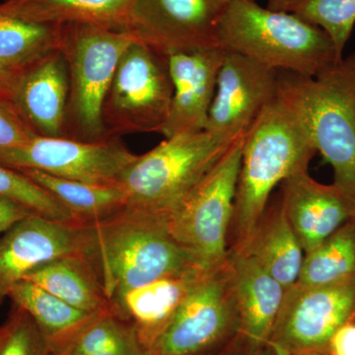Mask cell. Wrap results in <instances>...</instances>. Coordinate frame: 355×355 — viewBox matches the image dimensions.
Instances as JSON below:
<instances>
[{
    "label": "cell",
    "mask_w": 355,
    "mask_h": 355,
    "mask_svg": "<svg viewBox=\"0 0 355 355\" xmlns=\"http://www.w3.org/2000/svg\"><path fill=\"white\" fill-rule=\"evenodd\" d=\"M355 282V218L305 254L298 284L321 286Z\"/></svg>",
    "instance_id": "4316f807"
},
{
    "label": "cell",
    "mask_w": 355,
    "mask_h": 355,
    "mask_svg": "<svg viewBox=\"0 0 355 355\" xmlns=\"http://www.w3.org/2000/svg\"><path fill=\"white\" fill-rule=\"evenodd\" d=\"M8 297L14 304L30 315L50 349L69 338L86 320L94 315L72 307L25 279L12 287Z\"/></svg>",
    "instance_id": "484cf974"
},
{
    "label": "cell",
    "mask_w": 355,
    "mask_h": 355,
    "mask_svg": "<svg viewBox=\"0 0 355 355\" xmlns=\"http://www.w3.org/2000/svg\"><path fill=\"white\" fill-rule=\"evenodd\" d=\"M35 135L10 100L0 94V150L22 146Z\"/></svg>",
    "instance_id": "4dcf8cb0"
},
{
    "label": "cell",
    "mask_w": 355,
    "mask_h": 355,
    "mask_svg": "<svg viewBox=\"0 0 355 355\" xmlns=\"http://www.w3.org/2000/svg\"><path fill=\"white\" fill-rule=\"evenodd\" d=\"M242 254L254 259L286 289L298 282L305 252L284 214L279 197L268 203Z\"/></svg>",
    "instance_id": "ffe728a7"
},
{
    "label": "cell",
    "mask_w": 355,
    "mask_h": 355,
    "mask_svg": "<svg viewBox=\"0 0 355 355\" xmlns=\"http://www.w3.org/2000/svg\"><path fill=\"white\" fill-rule=\"evenodd\" d=\"M316 153L303 114L279 81L277 95L245 133L229 251L244 253L272 191L296 173L309 169Z\"/></svg>",
    "instance_id": "6da1fadb"
},
{
    "label": "cell",
    "mask_w": 355,
    "mask_h": 355,
    "mask_svg": "<svg viewBox=\"0 0 355 355\" xmlns=\"http://www.w3.org/2000/svg\"><path fill=\"white\" fill-rule=\"evenodd\" d=\"M83 224L31 214L0 238V305L11 289L40 266L58 257L80 253Z\"/></svg>",
    "instance_id": "5bb4252c"
},
{
    "label": "cell",
    "mask_w": 355,
    "mask_h": 355,
    "mask_svg": "<svg viewBox=\"0 0 355 355\" xmlns=\"http://www.w3.org/2000/svg\"><path fill=\"white\" fill-rule=\"evenodd\" d=\"M132 0H3L0 6L42 24H93L127 30Z\"/></svg>",
    "instance_id": "7402d4cb"
},
{
    "label": "cell",
    "mask_w": 355,
    "mask_h": 355,
    "mask_svg": "<svg viewBox=\"0 0 355 355\" xmlns=\"http://www.w3.org/2000/svg\"><path fill=\"white\" fill-rule=\"evenodd\" d=\"M135 38L130 32L93 24L64 25L62 49L69 67L64 137L109 139L102 110L121 55Z\"/></svg>",
    "instance_id": "8992f818"
},
{
    "label": "cell",
    "mask_w": 355,
    "mask_h": 355,
    "mask_svg": "<svg viewBox=\"0 0 355 355\" xmlns=\"http://www.w3.org/2000/svg\"><path fill=\"white\" fill-rule=\"evenodd\" d=\"M292 13L324 30L342 60L355 25V0H299Z\"/></svg>",
    "instance_id": "83f0119b"
},
{
    "label": "cell",
    "mask_w": 355,
    "mask_h": 355,
    "mask_svg": "<svg viewBox=\"0 0 355 355\" xmlns=\"http://www.w3.org/2000/svg\"><path fill=\"white\" fill-rule=\"evenodd\" d=\"M24 279L89 314L111 306L94 268L83 253L58 257L40 266Z\"/></svg>",
    "instance_id": "44dd1931"
},
{
    "label": "cell",
    "mask_w": 355,
    "mask_h": 355,
    "mask_svg": "<svg viewBox=\"0 0 355 355\" xmlns=\"http://www.w3.org/2000/svg\"><path fill=\"white\" fill-rule=\"evenodd\" d=\"M299 0H268L266 7L275 11H284V12H292Z\"/></svg>",
    "instance_id": "e575fe53"
},
{
    "label": "cell",
    "mask_w": 355,
    "mask_h": 355,
    "mask_svg": "<svg viewBox=\"0 0 355 355\" xmlns=\"http://www.w3.org/2000/svg\"><path fill=\"white\" fill-rule=\"evenodd\" d=\"M0 197L51 220L76 223L69 210L22 172L0 165Z\"/></svg>",
    "instance_id": "f1b7e54d"
},
{
    "label": "cell",
    "mask_w": 355,
    "mask_h": 355,
    "mask_svg": "<svg viewBox=\"0 0 355 355\" xmlns=\"http://www.w3.org/2000/svg\"><path fill=\"white\" fill-rule=\"evenodd\" d=\"M233 142L207 130L165 139L137 155L116 184L127 195L128 205L168 218Z\"/></svg>",
    "instance_id": "5b68a950"
},
{
    "label": "cell",
    "mask_w": 355,
    "mask_h": 355,
    "mask_svg": "<svg viewBox=\"0 0 355 355\" xmlns=\"http://www.w3.org/2000/svg\"><path fill=\"white\" fill-rule=\"evenodd\" d=\"M329 355H355V319L335 331L327 345Z\"/></svg>",
    "instance_id": "1f68e13d"
},
{
    "label": "cell",
    "mask_w": 355,
    "mask_h": 355,
    "mask_svg": "<svg viewBox=\"0 0 355 355\" xmlns=\"http://www.w3.org/2000/svg\"><path fill=\"white\" fill-rule=\"evenodd\" d=\"M48 355H65V354H58V352H51V350H50V352H49Z\"/></svg>",
    "instance_id": "8d00e7d4"
},
{
    "label": "cell",
    "mask_w": 355,
    "mask_h": 355,
    "mask_svg": "<svg viewBox=\"0 0 355 355\" xmlns=\"http://www.w3.org/2000/svg\"><path fill=\"white\" fill-rule=\"evenodd\" d=\"M50 350L65 355H148L132 324L111 306Z\"/></svg>",
    "instance_id": "cb8c5ba5"
},
{
    "label": "cell",
    "mask_w": 355,
    "mask_h": 355,
    "mask_svg": "<svg viewBox=\"0 0 355 355\" xmlns=\"http://www.w3.org/2000/svg\"><path fill=\"white\" fill-rule=\"evenodd\" d=\"M227 263L239 334L252 352H260L268 347L286 289L251 257L228 251Z\"/></svg>",
    "instance_id": "ac0fdd59"
},
{
    "label": "cell",
    "mask_w": 355,
    "mask_h": 355,
    "mask_svg": "<svg viewBox=\"0 0 355 355\" xmlns=\"http://www.w3.org/2000/svg\"><path fill=\"white\" fill-rule=\"evenodd\" d=\"M232 1L132 0L125 31L166 57L219 48V25Z\"/></svg>",
    "instance_id": "7c38bea8"
},
{
    "label": "cell",
    "mask_w": 355,
    "mask_h": 355,
    "mask_svg": "<svg viewBox=\"0 0 355 355\" xmlns=\"http://www.w3.org/2000/svg\"><path fill=\"white\" fill-rule=\"evenodd\" d=\"M279 71L226 51L205 130L224 141L241 137L275 97Z\"/></svg>",
    "instance_id": "4fadbf2b"
},
{
    "label": "cell",
    "mask_w": 355,
    "mask_h": 355,
    "mask_svg": "<svg viewBox=\"0 0 355 355\" xmlns=\"http://www.w3.org/2000/svg\"><path fill=\"white\" fill-rule=\"evenodd\" d=\"M172 97L167 57L135 39L121 55L103 105L107 137L161 133Z\"/></svg>",
    "instance_id": "ba28073f"
},
{
    "label": "cell",
    "mask_w": 355,
    "mask_h": 355,
    "mask_svg": "<svg viewBox=\"0 0 355 355\" xmlns=\"http://www.w3.org/2000/svg\"><path fill=\"white\" fill-rule=\"evenodd\" d=\"M251 355H261V354H260V352H252Z\"/></svg>",
    "instance_id": "74e56055"
},
{
    "label": "cell",
    "mask_w": 355,
    "mask_h": 355,
    "mask_svg": "<svg viewBox=\"0 0 355 355\" xmlns=\"http://www.w3.org/2000/svg\"><path fill=\"white\" fill-rule=\"evenodd\" d=\"M254 1H256V0H254Z\"/></svg>",
    "instance_id": "f35d334b"
},
{
    "label": "cell",
    "mask_w": 355,
    "mask_h": 355,
    "mask_svg": "<svg viewBox=\"0 0 355 355\" xmlns=\"http://www.w3.org/2000/svg\"><path fill=\"white\" fill-rule=\"evenodd\" d=\"M64 25L22 19L0 6V64L14 73L62 49Z\"/></svg>",
    "instance_id": "d4e9b609"
},
{
    "label": "cell",
    "mask_w": 355,
    "mask_h": 355,
    "mask_svg": "<svg viewBox=\"0 0 355 355\" xmlns=\"http://www.w3.org/2000/svg\"><path fill=\"white\" fill-rule=\"evenodd\" d=\"M16 74L17 73H14L0 64V94L6 96L8 99L15 81Z\"/></svg>",
    "instance_id": "836d02e7"
},
{
    "label": "cell",
    "mask_w": 355,
    "mask_h": 355,
    "mask_svg": "<svg viewBox=\"0 0 355 355\" xmlns=\"http://www.w3.org/2000/svg\"><path fill=\"white\" fill-rule=\"evenodd\" d=\"M218 43L277 71L317 77L340 62L330 37L292 12L233 0L221 19Z\"/></svg>",
    "instance_id": "3957f363"
},
{
    "label": "cell",
    "mask_w": 355,
    "mask_h": 355,
    "mask_svg": "<svg viewBox=\"0 0 355 355\" xmlns=\"http://www.w3.org/2000/svg\"><path fill=\"white\" fill-rule=\"evenodd\" d=\"M80 253L94 268L110 304L154 280L203 270L173 236L167 217L130 205L83 224Z\"/></svg>",
    "instance_id": "7a4b0ae2"
},
{
    "label": "cell",
    "mask_w": 355,
    "mask_h": 355,
    "mask_svg": "<svg viewBox=\"0 0 355 355\" xmlns=\"http://www.w3.org/2000/svg\"><path fill=\"white\" fill-rule=\"evenodd\" d=\"M355 319V282L288 287L268 349L273 355L324 352L340 327Z\"/></svg>",
    "instance_id": "30bf717a"
},
{
    "label": "cell",
    "mask_w": 355,
    "mask_h": 355,
    "mask_svg": "<svg viewBox=\"0 0 355 355\" xmlns=\"http://www.w3.org/2000/svg\"><path fill=\"white\" fill-rule=\"evenodd\" d=\"M31 214H34L25 207L12 200L0 197V234L6 233L8 229Z\"/></svg>",
    "instance_id": "d6a6232c"
},
{
    "label": "cell",
    "mask_w": 355,
    "mask_h": 355,
    "mask_svg": "<svg viewBox=\"0 0 355 355\" xmlns=\"http://www.w3.org/2000/svg\"><path fill=\"white\" fill-rule=\"evenodd\" d=\"M48 343L30 315L14 306L0 326V355H48Z\"/></svg>",
    "instance_id": "f546056e"
},
{
    "label": "cell",
    "mask_w": 355,
    "mask_h": 355,
    "mask_svg": "<svg viewBox=\"0 0 355 355\" xmlns=\"http://www.w3.org/2000/svg\"><path fill=\"white\" fill-rule=\"evenodd\" d=\"M69 94V67L60 49L16 74L9 100L37 135L64 137Z\"/></svg>",
    "instance_id": "e0dca14e"
},
{
    "label": "cell",
    "mask_w": 355,
    "mask_h": 355,
    "mask_svg": "<svg viewBox=\"0 0 355 355\" xmlns=\"http://www.w3.org/2000/svg\"><path fill=\"white\" fill-rule=\"evenodd\" d=\"M207 272L197 268L154 280L125 292L111 302V307L132 324L148 354L184 297Z\"/></svg>",
    "instance_id": "d6986e66"
},
{
    "label": "cell",
    "mask_w": 355,
    "mask_h": 355,
    "mask_svg": "<svg viewBox=\"0 0 355 355\" xmlns=\"http://www.w3.org/2000/svg\"><path fill=\"white\" fill-rule=\"evenodd\" d=\"M279 81L333 167L334 184L355 198V53L317 77L279 71Z\"/></svg>",
    "instance_id": "277c9868"
},
{
    "label": "cell",
    "mask_w": 355,
    "mask_h": 355,
    "mask_svg": "<svg viewBox=\"0 0 355 355\" xmlns=\"http://www.w3.org/2000/svg\"><path fill=\"white\" fill-rule=\"evenodd\" d=\"M120 137L81 141L67 137L35 135L22 146L0 150V165L38 170L51 176L90 184H116L137 159Z\"/></svg>",
    "instance_id": "8fae6325"
},
{
    "label": "cell",
    "mask_w": 355,
    "mask_h": 355,
    "mask_svg": "<svg viewBox=\"0 0 355 355\" xmlns=\"http://www.w3.org/2000/svg\"><path fill=\"white\" fill-rule=\"evenodd\" d=\"M245 133L231 144L168 217L173 236L195 254L200 266L207 272L221 268L227 261L229 227L234 210Z\"/></svg>",
    "instance_id": "52a82bcc"
},
{
    "label": "cell",
    "mask_w": 355,
    "mask_h": 355,
    "mask_svg": "<svg viewBox=\"0 0 355 355\" xmlns=\"http://www.w3.org/2000/svg\"><path fill=\"white\" fill-rule=\"evenodd\" d=\"M279 198L305 254L355 218V198L334 183H319L308 170L286 180Z\"/></svg>",
    "instance_id": "2e32d148"
},
{
    "label": "cell",
    "mask_w": 355,
    "mask_h": 355,
    "mask_svg": "<svg viewBox=\"0 0 355 355\" xmlns=\"http://www.w3.org/2000/svg\"><path fill=\"white\" fill-rule=\"evenodd\" d=\"M233 331L239 319L227 261L198 280L148 355H200Z\"/></svg>",
    "instance_id": "9c48e42d"
},
{
    "label": "cell",
    "mask_w": 355,
    "mask_h": 355,
    "mask_svg": "<svg viewBox=\"0 0 355 355\" xmlns=\"http://www.w3.org/2000/svg\"><path fill=\"white\" fill-rule=\"evenodd\" d=\"M302 355H329L324 354V352H311V354H306Z\"/></svg>",
    "instance_id": "d590c367"
},
{
    "label": "cell",
    "mask_w": 355,
    "mask_h": 355,
    "mask_svg": "<svg viewBox=\"0 0 355 355\" xmlns=\"http://www.w3.org/2000/svg\"><path fill=\"white\" fill-rule=\"evenodd\" d=\"M225 53L219 46L168 55L173 97L161 130L165 139L205 132Z\"/></svg>",
    "instance_id": "9a60e30c"
},
{
    "label": "cell",
    "mask_w": 355,
    "mask_h": 355,
    "mask_svg": "<svg viewBox=\"0 0 355 355\" xmlns=\"http://www.w3.org/2000/svg\"><path fill=\"white\" fill-rule=\"evenodd\" d=\"M20 172L69 210L76 223L99 220L128 205L127 195L118 184L84 183L51 176L38 170Z\"/></svg>",
    "instance_id": "603a6c76"
}]
</instances>
